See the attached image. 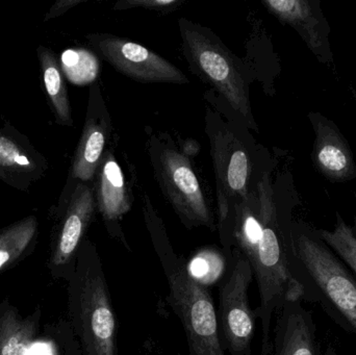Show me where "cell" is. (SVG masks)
Segmentation results:
<instances>
[{
	"instance_id": "cell-14",
	"label": "cell",
	"mask_w": 356,
	"mask_h": 355,
	"mask_svg": "<svg viewBox=\"0 0 356 355\" xmlns=\"http://www.w3.org/2000/svg\"><path fill=\"white\" fill-rule=\"evenodd\" d=\"M97 206L111 235L120 239L129 249L122 233L117 229V223L131 210L129 189L124 175L114 156L108 152L98 166Z\"/></svg>"
},
{
	"instance_id": "cell-24",
	"label": "cell",
	"mask_w": 356,
	"mask_h": 355,
	"mask_svg": "<svg viewBox=\"0 0 356 355\" xmlns=\"http://www.w3.org/2000/svg\"><path fill=\"white\" fill-rule=\"evenodd\" d=\"M351 229H353V235H355V237L356 238V215L355 218V224H353V226L351 227Z\"/></svg>"
},
{
	"instance_id": "cell-12",
	"label": "cell",
	"mask_w": 356,
	"mask_h": 355,
	"mask_svg": "<svg viewBox=\"0 0 356 355\" xmlns=\"http://www.w3.org/2000/svg\"><path fill=\"white\" fill-rule=\"evenodd\" d=\"M313 315L302 302H286L276 314L270 355H322Z\"/></svg>"
},
{
	"instance_id": "cell-21",
	"label": "cell",
	"mask_w": 356,
	"mask_h": 355,
	"mask_svg": "<svg viewBox=\"0 0 356 355\" xmlns=\"http://www.w3.org/2000/svg\"><path fill=\"white\" fill-rule=\"evenodd\" d=\"M0 166L31 167V162L10 140L0 137Z\"/></svg>"
},
{
	"instance_id": "cell-13",
	"label": "cell",
	"mask_w": 356,
	"mask_h": 355,
	"mask_svg": "<svg viewBox=\"0 0 356 355\" xmlns=\"http://www.w3.org/2000/svg\"><path fill=\"white\" fill-rule=\"evenodd\" d=\"M95 206L91 188L83 183L77 185L71 196L51 258L52 266L67 272L68 279L74 269L77 252L95 212Z\"/></svg>"
},
{
	"instance_id": "cell-16",
	"label": "cell",
	"mask_w": 356,
	"mask_h": 355,
	"mask_svg": "<svg viewBox=\"0 0 356 355\" xmlns=\"http://www.w3.org/2000/svg\"><path fill=\"white\" fill-rule=\"evenodd\" d=\"M35 333L33 317L22 319L14 308L0 316V355H26Z\"/></svg>"
},
{
	"instance_id": "cell-20",
	"label": "cell",
	"mask_w": 356,
	"mask_h": 355,
	"mask_svg": "<svg viewBox=\"0 0 356 355\" xmlns=\"http://www.w3.org/2000/svg\"><path fill=\"white\" fill-rule=\"evenodd\" d=\"M62 67L69 81L75 85H87L97 76V60L85 49L66 50L62 54Z\"/></svg>"
},
{
	"instance_id": "cell-15",
	"label": "cell",
	"mask_w": 356,
	"mask_h": 355,
	"mask_svg": "<svg viewBox=\"0 0 356 355\" xmlns=\"http://www.w3.org/2000/svg\"><path fill=\"white\" fill-rule=\"evenodd\" d=\"M106 137L104 123L93 118L88 119L73 160V177L83 181L92 179L102 158Z\"/></svg>"
},
{
	"instance_id": "cell-10",
	"label": "cell",
	"mask_w": 356,
	"mask_h": 355,
	"mask_svg": "<svg viewBox=\"0 0 356 355\" xmlns=\"http://www.w3.org/2000/svg\"><path fill=\"white\" fill-rule=\"evenodd\" d=\"M315 131L312 160L316 170L334 183H346L356 177V163L348 141L334 121L320 113H311Z\"/></svg>"
},
{
	"instance_id": "cell-7",
	"label": "cell",
	"mask_w": 356,
	"mask_h": 355,
	"mask_svg": "<svg viewBox=\"0 0 356 355\" xmlns=\"http://www.w3.org/2000/svg\"><path fill=\"white\" fill-rule=\"evenodd\" d=\"M156 174L163 192L186 226L215 229L200 183L188 156L173 146H163L156 156Z\"/></svg>"
},
{
	"instance_id": "cell-4",
	"label": "cell",
	"mask_w": 356,
	"mask_h": 355,
	"mask_svg": "<svg viewBox=\"0 0 356 355\" xmlns=\"http://www.w3.org/2000/svg\"><path fill=\"white\" fill-rule=\"evenodd\" d=\"M69 314L83 355H117L116 317L95 246L81 243L69 276Z\"/></svg>"
},
{
	"instance_id": "cell-2",
	"label": "cell",
	"mask_w": 356,
	"mask_h": 355,
	"mask_svg": "<svg viewBox=\"0 0 356 355\" xmlns=\"http://www.w3.org/2000/svg\"><path fill=\"white\" fill-rule=\"evenodd\" d=\"M286 246L302 302L319 304L339 327L356 336L355 275L307 225H289Z\"/></svg>"
},
{
	"instance_id": "cell-18",
	"label": "cell",
	"mask_w": 356,
	"mask_h": 355,
	"mask_svg": "<svg viewBox=\"0 0 356 355\" xmlns=\"http://www.w3.org/2000/svg\"><path fill=\"white\" fill-rule=\"evenodd\" d=\"M35 231L37 219L31 216L0 231V272L22 256L33 241Z\"/></svg>"
},
{
	"instance_id": "cell-17",
	"label": "cell",
	"mask_w": 356,
	"mask_h": 355,
	"mask_svg": "<svg viewBox=\"0 0 356 355\" xmlns=\"http://www.w3.org/2000/svg\"><path fill=\"white\" fill-rule=\"evenodd\" d=\"M40 62L46 90L56 110V116L65 124H72L67 87L56 56L46 48L40 47Z\"/></svg>"
},
{
	"instance_id": "cell-6",
	"label": "cell",
	"mask_w": 356,
	"mask_h": 355,
	"mask_svg": "<svg viewBox=\"0 0 356 355\" xmlns=\"http://www.w3.org/2000/svg\"><path fill=\"white\" fill-rule=\"evenodd\" d=\"M228 265L229 270L219 292L220 343L232 355H251L257 317L249 306L248 290L254 275L248 261L236 250H232Z\"/></svg>"
},
{
	"instance_id": "cell-5",
	"label": "cell",
	"mask_w": 356,
	"mask_h": 355,
	"mask_svg": "<svg viewBox=\"0 0 356 355\" xmlns=\"http://www.w3.org/2000/svg\"><path fill=\"white\" fill-rule=\"evenodd\" d=\"M179 29L184 53L193 72L221 94L248 126L257 129L249 101L248 85L232 52L209 29L190 20L180 19Z\"/></svg>"
},
{
	"instance_id": "cell-19",
	"label": "cell",
	"mask_w": 356,
	"mask_h": 355,
	"mask_svg": "<svg viewBox=\"0 0 356 355\" xmlns=\"http://www.w3.org/2000/svg\"><path fill=\"white\" fill-rule=\"evenodd\" d=\"M322 241L343 261L356 276V238L340 214H337L336 226L332 231L316 229Z\"/></svg>"
},
{
	"instance_id": "cell-1",
	"label": "cell",
	"mask_w": 356,
	"mask_h": 355,
	"mask_svg": "<svg viewBox=\"0 0 356 355\" xmlns=\"http://www.w3.org/2000/svg\"><path fill=\"white\" fill-rule=\"evenodd\" d=\"M254 201L245 198L220 223L222 245L227 260L232 250L250 264L259 294L257 317L261 321V355H270L273 317L286 302H302L303 294L289 268V225L280 221L267 174L259 181Z\"/></svg>"
},
{
	"instance_id": "cell-11",
	"label": "cell",
	"mask_w": 356,
	"mask_h": 355,
	"mask_svg": "<svg viewBox=\"0 0 356 355\" xmlns=\"http://www.w3.org/2000/svg\"><path fill=\"white\" fill-rule=\"evenodd\" d=\"M266 8L280 22L290 25L302 38L307 47L321 63L334 62L330 48V28L319 1L309 0H265Z\"/></svg>"
},
{
	"instance_id": "cell-23",
	"label": "cell",
	"mask_w": 356,
	"mask_h": 355,
	"mask_svg": "<svg viewBox=\"0 0 356 355\" xmlns=\"http://www.w3.org/2000/svg\"><path fill=\"white\" fill-rule=\"evenodd\" d=\"M322 355H338V354H337V352L334 350V347H332V346H328V347L326 348L325 352H324L323 354Z\"/></svg>"
},
{
	"instance_id": "cell-22",
	"label": "cell",
	"mask_w": 356,
	"mask_h": 355,
	"mask_svg": "<svg viewBox=\"0 0 356 355\" xmlns=\"http://www.w3.org/2000/svg\"><path fill=\"white\" fill-rule=\"evenodd\" d=\"M179 2L177 0H124L119 1L114 6L115 10H125V8H148V10H171L178 6Z\"/></svg>"
},
{
	"instance_id": "cell-9",
	"label": "cell",
	"mask_w": 356,
	"mask_h": 355,
	"mask_svg": "<svg viewBox=\"0 0 356 355\" xmlns=\"http://www.w3.org/2000/svg\"><path fill=\"white\" fill-rule=\"evenodd\" d=\"M90 39L102 58L129 79L141 83H188L177 67L136 42L112 35H95Z\"/></svg>"
},
{
	"instance_id": "cell-8",
	"label": "cell",
	"mask_w": 356,
	"mask_h": 355,
	"mask_svg": "<svg viewBox=\"0 0 356 355\" xmlns=\"http://www.w3.org/2000/svg\"><path fill=\"white\" fill-rule=\"evenodd\" d=\"M209 139L222 223L236 204L248 197L250 160L242 142L229 129H217L209 133Z\"/></svg>"
},
{
	"instance_id": "cell-3",
	"label": "cell",
	"mask_w": 356,
	"mask_h": 355,
	"mask_svg": "<svg viewBox=\"0 0 356 355\" xmlns=\"http://www.w3.org/2000/svg\"><path fill=\"white\" fill-rule=\"evenodd\" d=\"M154 250L168 285L169 306L184 327L188 355H225L220 343L217 312L207 286L173 249L160 226L150 227Z\"/></svg>"
}]
</instances>
